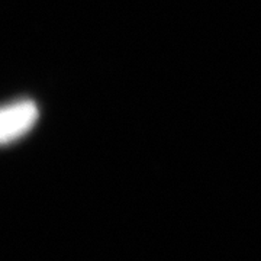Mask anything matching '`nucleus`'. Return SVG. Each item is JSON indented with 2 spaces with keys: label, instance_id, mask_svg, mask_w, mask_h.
Returning <instances> with one entry per match:
<instances>
[{
  "label": "nucleus",
  "instance_id": "obj_1",
  "mask_svg": "<svg viewBox=\"0 0 261 261\" xmlns=\"http://www.w3.org/2000/svg\"><path fill=\"white\" fill-rule=\"evenodd\" d=\"M38 119V108L34 102H22L9 105L3 109L0 118V138L2 142H12L27 134Z\"/></svg>",
  "mask_w": 261,
  "mask_h": 261
}]
</instances>
